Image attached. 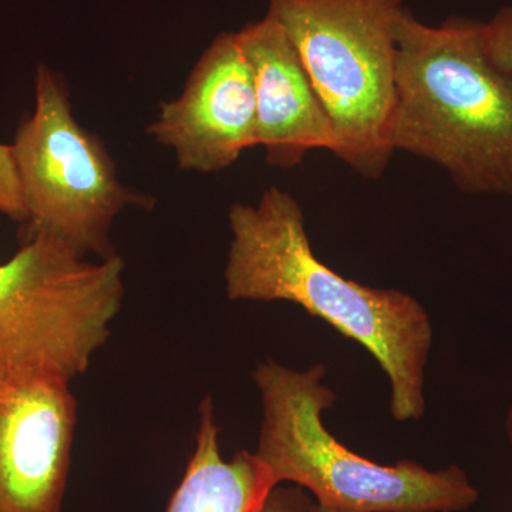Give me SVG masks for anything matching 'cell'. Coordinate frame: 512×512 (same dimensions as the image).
Masks as SVG:
<instances>
[{
  "mask_svg": "<svg viewBox=\"0 0 512 512\" xmlns=\"http://www.w3.org/2000/svg\"><path fill=\"white\" fill-rule=\"evenodd\" d=\"M228 222V299L291 302L325 320L362 345L389 377L394 419L423 417L433 328L421 303L409 293L350 281L323 264L313 252L301 205L281 188H268L254 205H232Z\"/></svg>",
  "mask_w": 512,
  "mask_h": 512,
  "instance_id": "6da1fadb",
  "label": "cell"
},
{
  "mask_svg": "<svg viewBox=\"0 0 512 512\" xmlns=\"http://www.w3.org/2000/svg\"><path fill=\"white\" fill-rule=\"evenodd\" d=\"M389 144L470 194L512 195V74L485 52L481 22L430 26L404 12Z\"/></svg>",
  "mask_w": 512,
  "mask_h": 512,
  "instance_id": "7a4b0ae2",
  "label": "cell"
},
{
  "mask_svg": "<svg viewBox=\"0 0 512 512\" xmlns=\"http://www.w3.org/2000/svg\"><path fill=\"white\" fill-rule=\"evenodd\" d=\"M325 375L322 365L299 372L268 359L256 366L262 420L255 454L276 485L295 483L320 507L342 512H457L476 503L477 488L460 467L380 466L339 443L322 420L336 400Z\"/></svg>",
  "mask_w": 512,
  "mask_h": 512,
  "instance_id": "3957f363",
  "label": "cell"
},
{
  "mask_svg": "<svg viewBox=\"0 0 512 512\" xmlns=\"http://www.w3.org/2000/svg\"><path fill=\"white\" fill-rule=\"evenodd\" d=\"M301 57L335 133L332 153L379 180L393 150L397 26L404 0H266Z\"/></svg>",
  "mask_w": 512,
  "mask_h": 512,
  "instance_id": "277c9868",
  "label": "cell"
},
{
  "mask_svg": "<svg viewBox=\"0 0 512 512\" xmlns=\"http://www.w3.org/2000/svg\"><path fill=\"white\" fill-rule=\"evenodd\" d=\"M119 255L89 262L35 232L0 264V379L84 375L124 298Z\"/></svg>",
  "mask_w": 512,
  "mask_h": 512,
  "instance_id": "5b68a950",
  "label": "cell"
},
{
  "mask_svg": "<svg viewBox=\"0 0 512 512\" xmlns=\"http://www.w3.org/2000/svg\"><path fill=\"white\" fill-rule=\"evenodd\" d=\"M35 101L12 144L29 234L59 239L82 258L109 259L116 255L109 234L117 215L154 202L121 184L106 147L74 119L66 84L45 64L37 67Z\"/></svg>",
  "mask_w": 512,
  "mask_h": 512,
  "instance_id": "8992f818",
  "label": "cell"
},
{
  "mask_svg": "<svg viewBox=\"0 0 512 512\" xmlns=\"http://www.w3.org/2000/svg\"><path fill=\"white\" fill-rule=\"evenodd\" d=\"M255 130L251 67L237 32H222L195 63L181 96L161 104L147 133L174 151L181 170L211 174L256 147Z\"/></svg>",
  "mask_w": 512,
  "mask_h": 512,
  "instance_id": "52a82bcc",
  "label": "cell"
},
{
  "mask_svg": "<svg viewBox=\"0 0 512 512\" xmlns=\"http://www.w3.org/2000/svg\"><path fill=\"white\" fill-rule=\"evenodd\" d=\"M76 421L67 380L0 379V512H62Z\"/></svg>",
  "mask_w": 512,
  "mask_h": 512,
  "instance_id": "ba28073f",
  "label": "cell"
},
{
  "mask_svg": "<svg viewBox=\"0 0 512 512\" xmlns=\"http://www.w3.org/2000/svg\"><path fill=\"white\" fill-rule=\"evenodd\" d=\"M237 35L254 79L255 143L268 164L291 170L311 151L332 153V123L285 30L265 15Z\"/></svg>",
  "mask_w": 512,
  "mask_h": 512,
  "instance_id": "9c48e42d",
  "label": "cell"
},
{
  "mask_svg": "<svg viewBox=\"0 0 512 512\" xmlns=\"http://www.w3.org/2000/svg\"><path fill=\"white\" fill-rule=\"evenodd\" d=\"M0 214L28 222V208L12 146L0 144Z\"/></svg>",
  "mask_w": 512,
  "mask_h": 512,
  "instance_id": "30bf717a",
  "label": "cell"
},
{
  "mask_svg": "<svg viewBox=\"0 0 512 512\" xmlns=\"http://www.w3.org/2000/svg\"><path fill=\"white\" fill-rule=\"evenodd\" d=\"M481 37L495 66L512 74V6L501 8L488 22H481Z\"/></svg>",
  "mask_w": 512,
  "mask_h": 512,
  "instance_id": "8fae6325",
  "label": "cell"
},
{
  "mask_svg": "<svg viewBox=\"0 0 512 512\" xmlns=\"http://www.w3.org/2000/svg\"><path fill=\"white\" fill-rule=\"evenodd\" d=\"M258 512H318V504H313L301 488L276 485Z\"/></svg>",
  "mask_w": 512,
  "mask_h": 512,
  "instance_id": "7c38bea8",
  "label": "cell"
},
{
  "mask_svg": "<svg viewBox=\"0 0 512 512\" xmlns=\"http://www.w3.org/2000/svg\"><path fill=\"white\" fill-rule=\"evenodd\" d=\"M507 431H508V436H510L511 443H512V407L510 410V414H508Z\"/></svg>",
  "mask_w": 512,
  "mask_h": 512,
  "instance_id": "4fadbf2b",
  "label": "cell"
},
{
  "mask_svg": "<svg viewBox=\"0 0 512 512\" xmlns=\"http://www.w3.org/2000/svg\"><path fill=\"white\" fill-rule=\"evenodd\" d=\"M318 512H342V511L330 510V508L320 507V505H318Z\"/></svg>",
  "mask_w": 512,
  "mask_h": 512,
  "instance_id": "5bb4252c",
  "label": "cell"
}]
</instances>
